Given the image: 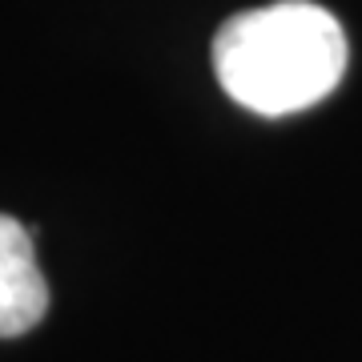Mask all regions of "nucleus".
Returning a JSON list of instances; mask_svg holds the SVG:
<instances>
[{"instance_id": "nucleus-1", "label": "nucleus", "mask_w": 362, "mask_h": 362, "mask_svg": "<svg viewBox=\"0 0 362 362\" xmlns=\"http://www.w3.org/2000/svg\"><path fill=\"white\" fill-rule=\"evenodd\" d=\"M346 33L310 0H278L230 16L214 37V73L233 101L262 117L318 105L346 73Z\"/></svg>"}, {"instance_id": "nucleus-2", "label": "nucleus", "mask_w": 362, "mask_h": 362, "mask_svg": "<svg viewBox=\"0 0 362 362\" xmlns=\"http://www.w3.org/2000/svg\"><path fill=\"white\" fill-rule=\"evenodd\" d=\"M49 310V286L33 254V230L0 214V338L28 334Z\"/></svg>"}]
</instances>
